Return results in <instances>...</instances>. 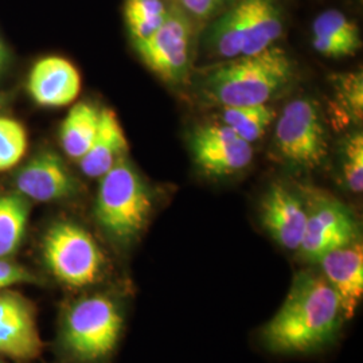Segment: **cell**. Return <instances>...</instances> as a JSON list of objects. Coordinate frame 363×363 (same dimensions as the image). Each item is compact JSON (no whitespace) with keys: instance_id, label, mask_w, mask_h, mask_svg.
Returning <instances> with one entry per match:
<instances>
[{"instance_id":"cell-8","label":"cell","mask_w":363,"mask_h":363,"mask_svg":"<svg viewBox=\"0 0 363 363\" xmlns=\"http://www.w3.org/2000/svg\"><path fill=\"white\" fill-rule=\"evenodd\" d=\"M194 21L179 6L169 7L163 25L135 43L144 64L167 82H183L191 69Z\"/></svg>"},{"instance_id":"cell-6","label":"cell","mask_w":363,"mask_h":363,"mask_svg":"<svg viewBox=\"0 0 363 363\" xmlns=\"http://www.w3.org/2000/svg\"><path fill=\"white\" fill-rule=\"evenodd\" d=\"M123 328L116 303L96 295L73 304L66 313L64 342L67 350L84 361H96L115 349Z\"/></svg>"},{"instance_id":"cell-16","label":"cell","mask_w":363,"mask_h":363,"mask_svg":"<svg viewBox=\"0 0 363 363\" xmlns=\"http://www.w3.org/2000/svg\"><path fill=\"white\" fill-rule=\"evenodd\" d=\"M128 150L130 143L116 113L104 108L91 147L78 160L81 171L89 178H101L120 159L127 156Z\"/></svg>"},{"instance_id":"cell-28","label":"cell","mask_w":363,"mask_h":363,"mask_svg":"<svg viewBox=\"0 0 363 363\" xmlns=\"http://www.w3.org/2000/svg\"><path fill=\"white\" fill-rule=\"evenodd\" d=\"M0 363H1V362H0Z\"/></svg>"},{"instance_id":"cell-9","label":"cell","mask_w":363,"mask_h":363,"mask_svg":"<svg viewBox=\"0 0 363 363\" xmlns=\"http://www.w3.org/2000/svg\"><path fill=\"white\" fill-rule=\"evenodd\" d=\"M358 241V222L349 208L334 199H319L308 208L306 233L298 252L308 261Z\"/></svg>"},{"instance_id":"cell-20","label":"cell","mask_w":363,"mask_h":363,"mask_svg":"<svg viewBox=\"0 0 363 363\" xmlns=\"http://www.w3.org/2000/svg\"><path fill=\"white\" fill-rule=\"evenodd\" d=\"M222 121L247 143H253L265 135L276 117L274 109L264 105L222 106Z\"/></svg>"},{"instance_id":"cell-22","label":"cell","mask_w":363,"mask_h":363,"mask_svg":"<svg viewBox=\"0 0 363 363\" xmlns=\"http://www.w3.org/2000/svg\"><path fill=\"white\" fill-rule=\"evenodd\" d=\"M26 128L18 120L0 117V171L16 166L27 151Z\"/></svg>"},{"instance_id":"cell-17","label":"cell","mask_w":363,"mask_h":363,"mask_svg":"<svg viewBox=\"0 0 363 363\" xmlns=\"http://www.w3.org/2000/svg\"><path fill=\"white\" fill-rule=\"evenodd\" d=\"M312 46L323 57H349L361 49L359 28L346 13L327 10L312 23Z\"/></svg>"},{"instance_id":"cell-14","label":"cell","mask_w":363,"mask_h":363,"mask_svg":"<svg viewBox=\"0 0 363 363\" xmlns=\"http://www.w3.org/2000/svg\"><path fill=\"white\" fill-rule=\"evenodd\" d=\"M27 89L40 106L61 108L76 101L81 91V76L69 60L50 55L31 67Z\"/></svg>"},{"instance_id":"cell-15","label":"cell","mask_w":363,"mask_h":363,"mask_svg":"<svg viewBox=\"0 0 363 363\" xmlns=\"http://www.w3.org/2000/svg\"><path fill=\"white\" fill-rule=\"evenodd\" d=\"M322 276L337 292L345 319H351L363 296V247L359 241L337 247L318 259Z\"/></svg>"},{"instance_id":"cell-12","label":"cell","mask_w":363,"mask_h":363,"mask_svg":"<svg viewBox=\"0 0 363 363\" xmlns=\"http://www.w3.org/2000/svg\"><path fill=\"white\" fill-rule=\"evenodd\" d=\"M261 222L273 240L288 250H298L306 233L308 208L298 194L274 183L262 196Z\"/></svg>"},{"instance_id":"cell-2","label":"cell","mask_w":363,"mask_h":363,"mask_svg":"<svg viewBox=\"0 0 363 363\" xmlns=\"http://www.w3.org/2000/svg\"><path fill=\"white\" fill-rule=\"evenodd\" d=\"M294 77V65L284 49L232 58L210 69L201 91L222 106L264 105L283 91Z\"/></svg>"},{"instance_id":"cell-26","label":"cell","mask_w":363,"mask_h":363,"mask_svg":"<svg viewBox=\"0 0 363 363\" xmlns=\"http://www.w3.org/2000/svg\"><path fill=\"white\" fill-rule=\"evenodd\" d=\"M33 281H35V276L28 272L25 267L0 259V291L9 286Z\"/></svg>"},{"instance_id":"cell-27","label":"cell","mask_w":363,"mask_h":363,"mask_svg":"<svg viewBox=\"0 0 363 363\" xmlns=\"http://www.w3.org/2000/svg\"><path fill=\"white\" fill-rule=\"evenodd\" d=\"M4 62H6V50H4V48H3V45H1V42H0V73H1V70H3Z\"/></svg>"},{"instance_id":"cell-7","label":"cell","mask_w":363,"mask_h":363,"mask_svg":"<svg viewBox=\"0 0 363 363\" xmlns=\"http://www.w3.org/2000/svg\"><path fill=\"white\" fill-rule=\"evenodd\" d=\"M274 140L279 154L291 166L315 169L325 163L328 142L320 109L311 99H296L276 121Z\"/></svg>"},{"instance_id":"cell-10","label":"cell","mask_w":363,"mask_h":363,"mask_svg":"<svg viewBox=\"0 0 363 363\" xmlns=\"http://www.w3.org/2000/svg\"><path fill=\"white\" fill-rule=\"evenodd\" d=\"M191 151L198 167L211 177H229L247 169L253 147L225 124L203 125L193 132Z\"/></svg>"},{"instance_id":"cell-21","label":"cell","mask_w":363,"mask_h":363,"mask_svg":"<svg viewBox=\"0 0 363 363\" xmlns=\"http://www.w3.org/2000/svg\"><path fill=\"white\" fill-rule=\"evenodd\" d=\"M167 13L164 0H127L124 18L133 43L150 38L163 25Z\"/></svg>"},{"instance_id":"cell-23","label":"cell","mask_w":363,"mask_h":363,"mask_svg":"<svg viewBox=\"0 0 363 363\" xmlns=\"http://www.w3.org/2000/svg\"><path fill=\"white\" fill-rule=\"evenodd\" d=\"M343 178L352 193L363 190V136L361 132H354L343 143L342 155Z\"/></svg>"},{"instance_id":"cell-25","label":"cell","mask_w":363,"mask_h":363,"mask_svg":"<svg viewBox=\"0 0 363 363\" xmlns=\"http://www.w3.org/2000/svg\"><path fill=\"white\" fill-rule=\"evenodd\" d=\"M339 91L342 93L343 103L357 117H362L363 82L362 74L354 73L339 79Z\"/></svg>"},{"instance_id":"cell-19","label":"cell","mask_w":363,"mask_h":363,"mask_svg":"<svg viewBox=\"0 0 363 363\" xmlns=\"http://www.w3.org/2000/svg\"><path fill=\"white\" fill-rule=\"evenodd\" d=\"M30 206L22 195H0V259L11 256L21 245Z\"/></svg>"},{"instance_id":"cell-4","label":"cell","mask_w":363,"mask_h":363,"mask_svg":"<svg viewBox=\"0 0 363 363\" xmlns=\"http://www.w3.org/2000/svg\"><path fill=\"white\" fill-rule=\"evenodd\" d=\"M283 13L276 0H235L208 27V46L222 58L264 52L283 35Z\"/></svg>"},{"instance_id":"cell-24","label":"cell","mask_w":363,"mask_h":363,"mask_svg":"<svg viewBox=\"0 0 363 363\" xmlns=\"http://www.w3.org/2000/svg\"><path fill=\"white\" fill-rule=\"evenodd\" d=\"M235 0H181V7L198 22H206L226 10Z\"/></svg>"},{"instance_id":"cell-18","label":"cell","mask_w":363,"mask_h":363,"mask_svg":"<svg viewBox=\"0 0 363 363\" xmlns=\"http://www.w3.org/2000/svg\"><path fill=\"white\" fill-rule=\"evenodd\" d=\"M101 109L91 103H78L62 121L60 140L66 155L79 160L89 150L99 130Z\"/></svg>"},{"instance_id":"cell-3","label":"cell","mask_w":363,"mask_h":363,"mask_svg":"<svg viewBox=\"0 0 363 363\" xmlns=\"http://www.w3.org/2000/svg\"><path fill=\"white\" fill-rule=\"evenodd\" d=\"M94 216L117 241L130 242L142 233L154 210V196L138 169L125 157L103 175Z\"/></svg>"},{"instance_id":"cell-5","label":"cell","mask_w":363,"mask_h":363,"mask_svg":"<svg viewBox=\"0 0 363 363\" xmlns=\"http://www.w3.org/2000/svg\"><path fill=\"white\" fill-rule=\"evenodd\" d=\"M42 255L52 276L72 288L91 286L104 272L103 250L91 234L74 222L52 225L45 234Z\"/></svg>"},{"instance_id":"cell-13","label":"cell","mask_w":363,"mask_h":363,"mask_svg":"<svg viewBox=\"0 0 363 363\" xmlns=\"http://www.w3.org/2000/svg\"><path fill=\"white\" fill-rule=\"evenodd\" d=\"M16 189L30 199L52 202L77 194L79 183L61 156L43 151L18 172Z\"/></svg>"},{"instance_id":"cell-11","label":"cell","mask_w":363,"mask_h":363,"mask_svg":"<svg viewBox=\"0 0 363 363\" xmlns=\"http://www.w3.org/2000/svg\"><path fill=\"white\" fill-rule=\"evenodd\" d=\"M42 351L33 304L18 292L0 291V355L30 361Z\"/></svg>"},{"instance_id":"cell-1","label":"cell","mask_w":363,"mask_h":363,"mask_svg":"<svg viewBox=\"0 0 363 363\" xmlns=\"http://www.w3.org/2000/svg\"><path fill=\"white\" fill-rule=\"evenodd\" d=\"M343 320L340 300L322 273L300 272L280 310L262 328V342L280 354L311 352L331 343Z\"/></svg>"}]
</instances>
